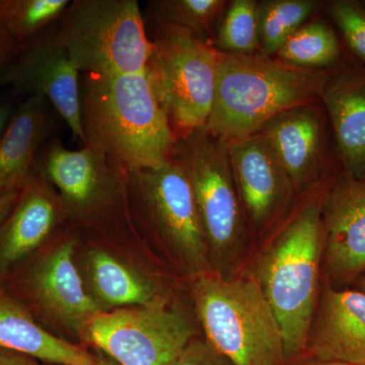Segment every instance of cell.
<instances>
[{
	"label": "cell",
	"instance_id": "cell-1",
	"mask_svg": "<svg viewBox=\"0 0 365 365\" xmlns=\"http://www.w3.org/2000/svg\"><path fill=\"white\" fill-rule=\"evenodd\" d=\"M81 93L83 146L126 173L172 160L178 139L145 71L81 74Z\"/></svg>",
	"mask_w": 365,
	"mask_h": 365
},
{
	"label": "cell",
	"instance_id": "cell-2",
	"mask_svg": "<svg viewBox=\"0 0 365 365\" xmlns=\"http://www.w3.org/2000/svg\"><path fill=\"white\" fill-rule=\"evenodd\" d=\"M218 52L215 101L206 126L227 143L253 135L279 113L321 101L326 69L302 68L262 53Z\"/></svg>",
	"mask_w": 365,
	"mask_h": 365
},
{
	"label": "cell",
	"instance_id": "cell-3",
	"mask_svg": "<svg viewBox=\"0 0 365 365\" xmlns=\"http://www.w3.org/2000/svg\"><path fill=\"white\" fill-rule=\"evenodd\" d=\"M322 197L292 215L262 254L254 277L282 331L287 361L306 352L319 299L324 230Z\"/></svg>",
	"mask_w": 365,
	"mask_h": 365
},
{
	"label": "cell",
	"instance_id": "cell-4",
	"mask_svg": "<svg viewBox=\"0 0 365 365\" xmlns=\"http://www.w3.org/2000/svg\"><path fill=\"white\" fill-rule=\"evenodd\" d=\"M193 299L206 342L232 365L287 364L279 323L254 276H197Z\"/></svg>",
	"mask_w": 365,
	"mask_h": 365
},
{
	"label": "cell",
	"instance_id": "cell-5",
	"mask_svg": "<svg viewBox=\"0 0 365 365\" xmlns=\"http://www.w3.org/2000/svg\"><path fill=\"white\" fill-rule=\"evenodd\" d=\"M172 160L191 186L212 273L232 277L246 242V217L232 175L230 143L206 125L179 139Z\"/></svg>",
	"mask_w": 365,
	"mask_h": 365
},
{
	"label": "cell",
	"instance_id": "cell-6",
	"mask_svg": "<svg viewBox=\"0 0 365 365\" xmlns=\"http://www.w3.org/2000/svg\"><path fill=\"white\" fill-rule=\"evenodd\" d=\"M54 32L81 74L143 72L150 56V39L136 0H73Z\"/></svg>",
	"mask_w": 365,
	"mask_h": 365
},
{
	"label": "cell",
	"instance_id": "cell-7",
	"mask_svg": "<svg viewBox=\"0 0 365 365\" xmlns=\"http://www.w3.org/2000/svg\"><path fill=\"white\" fill-rule=\"evenodd\" d=\"M145 72L178 140L207 123L215 95L218 50L173 25L151 26Z\"/></svg>",
	"mask_w": 365,
	"mask_h": 365
},
{
	"label": "cell",
	"instance_id": "cell-8",
	"mask_svg": "<svg viewBox=\"0 0 365 365\" xmlns=\"http://www.w3.org/2000/svg\"><path fill=\"white\" fill-rule=\"evenodd\" d=\"M134 212L195 276L211 272L207 242L188 179L174 160L128 173Z\"/></svg>",
	"mask_w": 365,
	"mask_h": 365
},
{
	"label": "cell",
	"instance_id": "cell-9",
	"mask_svg": "<svg viewBox=\"0 0 365 365\" xmlns=\"http://www.w3.org/2000/svg\"><path fill=\"white\" fill-rule=\"evenodd\" d=\"M36 173L57 189L64 215L72 220L103 222L126 211L128 173L86 146L73 150L52 138Z\"/></svg>",
	"mask_w": 365,
	"mask_h": 365
},
{
	"label": "cell",
	"instance_id": "cell-10",
	"mask_svg": "<svg viewBox=\"0 0 365 365\" xmlns=\"http://www.w3.org/2000/svg\"><path fill=\"white\" fill-rule=\"evenodd\" d=\"M194 335L191 319L165 302L102 312L86 334L118 365H175Z\"/></svg>",
	"mask_w": 365,
	"mask_h": 365
},
{
	"label": "cell",
	"instance_id": "cell-11",
	"mask_svg": "<svg viewBox=\"0 0 365 365\" xmlns=\"http://www.w3.org/2000/svg\"><path fill=\"white\" fill-rule=\"evenodd\" d=\"M73 252L72 240L61 242L29 259L0 285L31 313L56 319L86 336L91 321L102 311L83 287Z\"/></svg>",
	"mask_w": 365,
	"mask_h": 365
},
{
	"label": "cell",
	"instance_id": "cell-12",
	"mask_svg": "<svg viewBox=\"0 0 365 365\" xmlns=\"http://www.w3.org/2000/svg\"><path fill=\"white\" fill-rule=\"evenodd\" d=\"M81 72L55 39L54 25L24 46L0 76V86L45 98L73 136L85 145L81 123Z\"/></svg>",
	"mask_w": 365,
	"mask_h": 365
},
{
	"label": "cell",
	"instance_id": "cell-13",
	"mask_svg": "<svg viewBox=\"0 0 365 365\" xmlns=\"http://www.w3.org/2000/svg\"><path fill=\"white\" fill-rule=\"evenodd\" d=\"M323 265L344 283L365 271V181L343 170L322 196Z\"/></svg>",
	"mask_w": 365,
	"mask_h": 365
},
{
	"label": "cell",
	"instance_id": "cell-14",
	"mask_svg": "<svg viewBox=\"0 0 365 365\" xmlns=\"http://www.w3.org/2000/svg\"><path fill=\"white\" fill-rule=\"evenodd\" d=\"M228 143L232 175L245 217L256 230H264L292 202L294 186L259 132Z\"/></svg>",
	"mask_w": 365,
	"mask_h": 365
},
{
	"label": "cell",
	"instance_id": "cell-15",
	"mask_svg": "<svg viewBox=\"0 0 365 365\" xmlns=\"http://www.w3.org/2000/svg\"><path fill=\"white\" fill-rule=\"evenodd\" d=\"M63 215L58 194L35 173L0 227V284L37 254Z\"/></svg>",
	"mask_w": 365,
	"mask_h": 365
},
{
	"label": "cell",
	"instance_id": "cell-16",
	"mask_svg": "<svg viewBox=\"0 0 365 365\" xmlns=\"http://www.w3.org/2000/svg\"><path fill=\"white\" fill-rule=\"evenodd\" d=\"M321 110L319 102L297 106L271 118L259 130L287 172L295 194L313 186L323 170L325 143Z\"/></svg>",
	"mask_w": 365,
	"mask_h": 365
},
{
	"label": "cell",
	"instance_id": "cell-17",
	"mask_svg": "<svg viewBox=\"0 0 365 365\" xmlns=\"http://www.w3.org/2000/svg\"><path fill=\"white\" fill-rule=\"evenodd\" d=\"M306 352L311 359L365 365V294L327 288L319 295Z\"/></svg>",
	"mask_w": 365,
	"mask_h": 365
},
{
	"label": "cell",
	"instance_id": "cell-18",
	"mask_svg": "<svg viewBox=\"0 0 365 365\" xmlns=\"http://www.w3.org/2000/svg\"><path fill=\"white\" fill-rule=\"evenodd\" d=\"M59 115L40 96L19 104L0 140V188L21 191L35 175L41 151L54 138Z\"/></svg>",
	"mask_w": 365,
	"mask_h": 365
},
{
	"label": "cell",
	"instance_id": "cell-19",
	"mask_svg": "<svg viewBox=\"0 0 365 365\" xmlns=\"http://www.w3.org/2000/svg\"><path fill=\"white\" fill-rule=\"evenodd\" d=\"M343 170L365 181V66L329 71L322 91Z\"/></svg>",
	"mask_w": 365,
	"mask_h": 365
},
{
	"label": "cell",
	"instance_id": "cell-20",
	"mask_svg": "<svg viewBox=\"0 0 365 365\" xmlns=\"http://www.w3.org/2000/svg\"><path fill=\"white\" fill-rule=\"evenodd\" d=\"M0 348L60 365H97L98 359L38 323L25 304L0 285Z\"/></svg>",
	"mask_w": 365,
	"mask_h": 365
},
{
	"label": "cell",
	"instance_id": "cell-21",
	"mask_svg": "<svg viewBox=\"0 0 365 365\" xmlns=\"http://www.w3.org/2000/svg\"><path fill=\"white\" fill-rule=\"evenodd\" d=\"M88 271L93 292L98 299L109 306L140 307L165 302L157 285L107 252H91Z\"/></svg>",
	"mask_w": 365,
	"mask_h": 365
},
{
	"label": "cell",
	"instance_id": "cell-22",
	"mask_svg": "<svg viewBox=\"0 0 365 365\" xmlns=\"http://www.w3.org/2000/svg\"><path fill=\"white\" fill-rule=\"evenodd\" d=\"M317 0H265L258 2L259 51L272 56L311 18Z\"/></svg>",
	"mask_w": 365,
	"mask_h": 365
},
{
	"label": "cell",
	"instance_id": "cell-23",
	"mask_svg": "<svg viewBox=\"0 0 365 365\" xmlns=\"http://www.w3.org/2000/svg\"><path fill=\"white\" fill-rule=\"evenodd\" d=\"M227 4L225 0H153L148 1L146 13L150 26H180L213 44L216 21Z\"/></svg>",
	"mask_w": 365,
	"mask_h": 365
},
{
	"label": "cell",
	"instance_id": "cell-24",
	"mask_svg": "<svg viewBox=\"0 0 365 365\" xmlns=\"http://www.w3.org/2000/svg\"><path fill=\"white\" fill-rule=\"evenodd\" d=\"M276 55L292 66L325 71L339 61L340 42L328 24L314 21L299 29Z\"/></svg>",
	"mask_w": 365,
	"mask_h": 365
},
{
	"label": "cell",
	"instance_id": "cell-25",
	"mask_svg": "<svg viewBox=\"0 0 365 365\" xmlns=\"http://www.w3.org/2000/svg\"><path fill=\"white\" fill-rule=\"evenodd\" d=\"M69 0H0V24L21 46L55 25Z\"/></svg>",
	"mask_w": 365,
	"mask_h": 365
},
{
	"label": "cell",
	"instance_id": "cell-26",
	"mask_svg": "<svg viewBox=\"0 0 365 365\" xmlns=\"http://www.w3.org/2000/svg\"><path fill=\"white\" fill-rule=\"evenodd\" d=\"M218 51L255 54L259 51L258 1L234 0L225 7L215 30Z\"/></svg>",
	"mask_w": 365,
	"mask_h": 365
},
{
	"label": "cell",
	"instance_id": "cell-27",
	"mask_svg": "<svg viewBox=\"0 0 365 365\" xmlns=\"http://www.w3.org/2000/svg\"><path fill=\"white\" fill-rule=\"evenodd\" d=\"M329 13L340 29L343 37L360 59L365 62V9L360 2L336 0L329 6Z\"/></svg>",
	"mask_w": 365,
	"mask_h": 365
},
{
	"label": "cell",
	"instance_id": "cell-28",
	"mask_svg": "<svg viewBox=\"0 0 365 365\" xmlns=\"http://www.w3.org/2000/svg\"><path fill=\"white\" fill-rule=\"evenodd\" d=\"M175 365H232L205 340L194 338Z\"/></svg>",
	"mask_w": 365,
	"mask_h": 365
},
{
	"label": "cell",
	"instance_id": "cell-29",
	"mask_svg": "<svg viewBox=\"0 0 365 365\" xmlns=\"http://www.w3.org/2000/svg\"><path fill=\"white\" fill-rule=\"evenodd\" d=\"M23 46L19 44L0 24V76L11 66L20 54Z\"/></svg>",
	"mask_w": 365,
	"mask_h": 365
},
{
	"label": "cell",
	"instance_id": "cell-30",
	"mask_svg": "<svg viewBox=\"0 0 365 365\" xmlns=\"http://www.w3.org/2000/svg\"><path fill=\"white\" fill-rule=\"evenodd\" d=\"M18 106V103L13 98H0V140H1Z\"/></svg>",
	"mask_w": 365,
	"mask_h": 365
},
{
	"label": "cell",
	"instance_id": "cell-31",
	"mask_svg": "<svg viewBox=\"0 0 365 365\" xmlns=\"http://www.w3.org/2000/svg\"><path fill=\"white\" fill-rule=\"evenodd\" d=\"M0 365H41L37 359L0 348Z\"/></svg>",
	"mask_w": 365,
	"mask_h": 365
},
{
	"label": "cell",
	"instance_id": "cell-32",
	"mask_svg": "<svg viewBox=\"0 0 365 365\" xmlns=\"http://www.w3.org/2000/svg\"><path fill=\"white\" fill-rule=\"evenodd\" d=\"M20 192L0 188V227L11 212Z\"/></svg>",
	"mask_w": 365,
	"mask_h": 365
},
{
	"label": "cell",
	"instance_id": "cell-33",
	"mask_svg": "<svg viewBox=\"0 0 365 365\" xmlns=\"http://www.w3.org/2000/svg\"><path fill=\"white\" fill-rule=\"evenodd\" d=\"M297 365H364V364H350V362H344V361H324V360H318L311 359L309 360H307V361L300 362V364Z\"/></svg>",
	"mask_w": 365,
	"mask_h": 365
},
{
	"label": "cell",
	"instance_id": "cell-34",
	"mask_svg": "<svg viewBox=\"0 0 365 365\" xmlns=\"http://www.w3.org/2000/svg\"><path fill=\"white\" fill-rule=\"evenodd\" d=\"M357 287H359V292L365 294V275L359 278V282H357Z\"/></svg>",
	"mask_w": 365,
	"mask_h": 365
},
{
	"label": "cell",
	"instance_id": "cell-35",
	"mask_svg": "<svg viewBox=\"0 0 365 365\" xmlns=\"http://www.w3.org/2000/svg\"><path fill=\"white\" fill-rule=\"evenodd\" d=\"M97 365H113V364H107V362L103 361V360H98Z\"/></svg>",
	"mask_w": 365,
	"mask_h": 365
},
{
	"label": "cell",
	"instance_id": "cell-36",
	"mask_svg": "<svg viewBox=\"0 0 365 365\" xmlns=\"http://www.w3.org/2000/svg\"><path fill=\"white\" fill-rule=\"evenodd\" d=\"M360 4H361V6H364V9H365V0H364V1L360 2Z\"/></svg>",
	"mask_w": 365,
	"mask_h": 365
}]
</instances>
